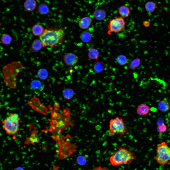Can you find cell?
Instances as JSON below:
<instances>
[{
	"label": "cell",
	"mask_w": 170,
	"mask_h": 170,
	"mask_svg": "<svg viewBox=\"0 0 170 170\" xmlns=\"http://www.w3.org/2000/svg\"><path fill=\"white\" fill-rule=\"evenodd\" d=\"M78 60V56L72 53H66L63 57V60L65 63L68 65L73 66L75 65Z\"/></svg>",
	"instance_id": "cell-9"
},
{
	"label": "cell",
	"mask_w": 170,
	"mask_h": 170,
	"mask_svg": "<svg viewBox=\"0 0 170 170\" xmlns=\"http://www.w3.org/2000/svg\"><path fill=\"white\" fill-rule=\"evenodd\" d=\"M74 94L73 90L72 89L67 88L63 92V95L64 98L67 100H70L73 97Z\"/></svg>",
	"instance_id": "cell-23"
},
{
	"label": "cell",
	"mask_w": 170,
	"mask_h": 170,
	"mask_svg": "<svg viewBox=\"0 0 170 170\" xmlns=\"http://www.w3.org/2000/svg\"><path fill=\"white\" fill-rule=\"evenodd\" d=\"M28 102L29 106L35 111L44 115L48 114V109L41 103L38 98L34 97L30 98Z\"/></svg>",
	"instance_id": "cell-8"
},
{
	"label": "cell",
	"mask_w": 170,
	"mask_h": 170,
	"mask_svg": "<svg viewBox=\"0 0 170 170\" xmlns=\"http://www.w3.org/2000/svg\"><path fill=\"white\" fill-rule=\"evenodd\" d=\"M99 55V51L93 47H90L89 49L88 56L90 59L95 60L98 59Z\"/></svg>",
	"instance_id": "cell-19"
},
{
	"label": "cell",
	"mask_w": 170,
	"mask_h": 170,
	"mask_svg": "<svg viewBox=\"0 0 170 170\" xmlns=\"http://www.w3.org/2000/svg\"><path fill=\"white\" fill-rule=\"evenodd\" d=\"M158 109L161 111L165 112L168 111L170 108L169 102L166 100H163L160 101L158 104Z\"/></svg>",
	"instance_id": "cell-15"
},
{
	"label": "cell",
	"mask_w": 170,
	"mask_h": 170,
	"mask_svg": "<svg viewBox=\"0 0 170 170\" xmlns=\"http://www.w3.org/2000/svg\"><path fill=\"white\" fill-rule=\"evenodd\" d=\"M150 110V108L148 105L145 104H142L138 106L136 112L139 115L146 116L149 114Z\"/></svg>",
	"instance_id": "cell-10"
},
{
	"label": "cell",
	"mask_w": 170,
	"mask_h": 170,
	"mask_svg": "<svg viewBox=\"0 0 170 170\" xmlns=\"http://www.w3.org/2000/svg\"><path fill=\"white\" fill-rule=\"evenodd\" d=\"M0 40L2 43L3 44L8 45L11 43L12 38L8 34H4L2 35Z\"/></svg>",
	"instance_id": "cell-26"
},
{
	"label": "cell",
	"mask_w": 170,
	"mask_h": 170,
	"mask_svg": "<svg viewBox=\"0 0 170 170\" xmlns=\"http://www.w3.org/2000/svg\"><path fill=\"white\" fill-rule=\"evenodd\" d=\"M167 129V127L166 125L163 123L160 125L158 126L157 129L158 132L162 133L165 132Z\"/></svg>",
	"instance_id": "cell-31"
},
{
	"label": "cell",
	"mask_w": 170,
	"mask_h": 170,
	"mask_svg": "<svg viewBox=\"0 0 170 170\" xmlns=\"http://www.w3.org/2000/svg\"><path fill=\"white\" fill-rule=\"evenodd\" d=\"M64 36L65 32L62 28L58 27H51L45 30L39 36V40L43 47L53 48L62 43Z\"/></svg>",
	"instance_id": "cell-1"
},
{
	"label": "cell",
	"mask_w": 170,
	"mask_h": 170,
	"mask_svg": "<svg viewBox=\"0 0 170 170\" xmlns=\"http://www.w3.org/2000/svg\"><path fill=\"white\" fill-rule=\"evenodd\" d=\"M154 158L161 166L165 165L170 161V147L165 142H163L157 146L156 154Z\"/></svg>",
	"instance_id": "cell-5"
},
{
	"label": "cell",
	"mask_w": 170,
	"mask_h": 170,
	"mask_svg": "<svg viewBox=\"0 0 170 170\" xmlns=\"http://www.w3.org/2000/svg\"><path fill=\"white\" fill-rule=\"evenodd\" d=\"M13 170H25L22 167H17L14 169Z\"/></svg>",
	"instance_id": "cell-34"
},
{
	"label": "cell",
	"mask_w": 170,
	"mask_h": 170,
	"mask_svg": "<svg viewBox=\"0 0 170 170\" xmlns=\"http://www.w3.org/2000/svg\"><path fill=\"white\" fill-rule=\"evenodd\" d=\"M109 133L111 135L118 134L122 137L126 133V127L123 119L117 117L111 119L109 122Z\"/></svg>",
	"instance_id": "cell-6"
},
{
	"label": "cell",
	"mask_w": 170,
	"mask_h": 170,
	"mask_svg": "<svg viewBox=\"0 0 170 170\" xmlns=\"http://www.w3.org/2000/svg\"><path fill=\"white\" fill-rule=\"evenodd\" d=\"M136 158L133 153L121 146L117 147L110 157V161L113 166H118L130 163Z\"/></svg>",
	"instance_id": "cell-3"
},
{
	"label": "cell",
	"mask_w": 170,
	"mask_h": 170,
	"mask_svg": "<svg viewBox=\"0 0 170 170\" xmlns=\"http://www.w3.org/2000/svg\"><path fill=\"white\" fill-rule=\"evenodd\" d=\"M42 47V43L39 39H36L33 42L30 48V51L33 52H37L40 50Z\"/></svg>",
	"instance_id": "cell-16"
},
{
	"label": "cell",
	"mask_w": 170,
	"mask_h": 170,
	"mask_svg": "<svg viewBox=\"0 0 170 170\" xmlns=\"http://www.w3.org/2000/svg\"></svg>",
	"instance_id": "cell-37"
},
{
	"label": "cell",
	"mask_w": 170,
	"mask_h": 170,
	"mask_svg": "<svg viewBox=\"0 0 170 170\" xmlns=\"http://www.w3.org/2000/svg\"><path fill=\"white\" fill-rule=\"evenodd\" d=\"M80 38L81 41L84 43L89 42L92 38L91 34L89 32L84 31L81 34Z\"/></svg>",
	"instance_id": "cell-22"
},
{
	"label": "cell",
	"mask_w": 170,
	"mask_h": 170,
	"mask_svg": "<svg viewBox=\"0 0 170 170\" xmlns=\"http://www.w3.org/2000/svg\"><path fill=\"white\" fill-rule=\"evenodd\" d=\"M91 170H110L109 169L106 167H102L100 166L96 167L93 169Z\"/></svg>",
	"instance_id": "cell-32"
},
{
	"label": "cell",
	"mask_w": 170,
	"mask_h": 170,
	"mask_svg": "<svg viewBox=\"0 0 170 170\" xmlns=\"http://www.w3.org/2000/svg\"><path fill=\"white\" fill-rule=\"evenodd\" d=\"M95 128L97 130H100L101 128V127L100 125H98L96 126Z\"/></svg>",
	"instance_id": "cell-35"
},
{
	"label": "cell",
	"mask_w": 170,
	"mask_h": 170,
	"mask_svg": "<svg viewBox=\"0 0 170 170\" xmlns=\"http://www.w3.org/2000/svg\"><path fill=\"white\" fill-rule=\"evenodd\" d=\"M37 133L36 130H33L30 136L25 140V144H29L38 142L40 139L37 135L36 134Z\"/></svg>",
	"instance_id": "cell-13"
},
{
	"label": "cell",
	"mask_w": 170,
	"mask_h": 170,
	"mask_svg": "<svg viewBox=\"0 0 170 170\" xmlns=\"http://www.w3.org/2000/svg\"><path fill=\"white\" fill-rule=\"evenodd\" d=\"M143 24L144 26L146 27H147L150 26V23L148 21H143Z\"/></svg>",
	"instance_id": "cell-33"
},
{
	"label": "cell",
	"mask_w": 170,
	"mask_h": 170,
	"mask_svg": "<svg viewBox=\"0 0 170 170\" xmlns=\"http://www.w3.org/2000/svg\"><path fill=\"white\" fill-rule=\"evenodd\" d=\"M23 69L22 64L17 61H13L4 67L2 72L4 81L8 86L11 89L16 87V77Z\"/></svg>",
	"instance_id": "cell-2"
},
{
	"label": "cell",
	"mask_w": 170,
	"mask_h": 170,
	"mask_svg": "<svg viewBox=\"0 0 170 170\" xmlns=\"http://www.w3.org/2000/svg\"><path fill=\"white\" fill-rule=\"evenodd\" d=\"M117 63L120 65H123L127 63V59L126 56L123 55H119L116 59Z\"/></svg>",
	"instance_id": "cell-27"
},
{
	"label": "cell",
	"mask_w": 170,
	"mask_h": 170,
	"mask_svg": "<svg viewBox=\"0 0 170 170\" xmlns=\"http://www.w3.org/2000/svg\"><path fill=\"white\" fill-rule=\"evenodd\" d=\"M37 74L38 77L42 80L46 79L48 76V73L47 70L44 68L39 69L38 71Z\"/></svg>",
	"instance_id": "cell-25"
},
{
	"label": "cell",
	"mask_w": 170,
	"mask_h": 170,
	"mask_svg": "<svg viewBox=\"0 0 170 170\" xmlns=\"http://www.w3.org/2000/svg\"><path fill=\"white\" fill-rule=\"evenodd\" d=\"M20 118L18 114L16 113L11 114L2 122L3 128L7 134L15 136L18 132Z\"/></svg>",
	"instance_id": "cell-4"
},
{
	"label": "cell",
	"mask_w": 170,
	"mask_h": 170,
	"mask_svg": "<svg viewBox=\"0 0 170 170\" xmlns=\"http://www.w3.org/2000/svg\"><path fill=\"white\" fill-rule=\"evenodd\" d=\"M118 12L119 14L122 18L128 17L130 13L129 8L125 5L120 6L119 8Z\"/></svg>",
	"instance_id": "cell-18"
},
{
	"label": "cell",
	"mask_w": 170,
	"mask_h": 170,
	"mask_svg": "<svg viewBox=\"0 0 170 170\" xmlns=\"http://www.w3.org/2000/svg\"><path fill=\"white\" fill-rule=\"evenodd\" d=\"M145 7L146 11L149 13L153 12L157 8L155 3L152 1L147 2L145 4Z\"/></svg>",
	"instance_id": "cell-24"
},
{
	"label": "cell",
	"mask_w": 170,
	"mask_h": 170,
	"mask_svg": "<svg viewBox=\"0 0 170 170\" xmlns=\"http://www.w3.org/2000/svg\"><path fill=\"white\" fill-rule=\"evenodd\" d=\"M93 15L96 20L99 21H102L106 17V12L104 9L98 8L95 10L93 12Z\"/></svg>",
	"instance_id": "cell-11"
},
{
	"label": "cell",
	"mask_w": 170,
	"mask_h": 170,
	"mask_svg": "<svg viewBox=\"0 0 170 170\" xmlns=\"http://www.w3.org/2000/svg\"><path fill=\"white\" fill-rule=\"evenodd\" d=\"M36 2L34 0H26L25 1L24 6L25 8L29 11H32L35 8Z\"/></svg>",
	"instance_id": "cell-21"
},
{
	"label": "cell",
	"mask_w": 170,
	"mask_h": 170,
	"mask_svg": "<svg viewBox=\"0 0 170 170\" xmlns=\"http://www.w3.org/2000/svg\"><path fill=\"white\" fill-rule=\"evenodd\" d=\"M76 160L77 164L80 166L84 165L87 162L86 158L84 156L82 155H80L78 156Z\"/></svg>",
	"instance_id": "cell-30"
},
{
	"label": "cell",
	"mask_w": 170,
	"mask_h": 170,
	"mask_svg": "<svg viewBox=\"0 0 170 170\" xmlns=\"http://www.w3.org/2000/svg\"><path fill=\"white\" fill-rule=\"evenodd\" d=\"M126 22L123 18L116 17L110 20L107 27L108 34L110 35L113 33L121 31L125 28Z\"/></svg>",
	"instance_id": "cell-7"
},
{
	"label": "cell",
	"mask_w": 170,
	"mask_h": 170,
	"mask_svg": "<svg viewBox=\"0 0 170 170\" xmlns=\"http://www.w3.org/2000/svg\"><path fill=\"white\" fill-rule=\"evenodd\" d=\"M45 30L43 27L41 25L36 24L34 25L32 29V32L33 34L36 36H40L43 33Z\"/></svg>",
	"instance_id": "cell-17"
},
{
	"label": "cell",
	"mask_w": 170,
	"mask_h": 170,
	"mask_svg": "<svg viewBox=\"0 0 170 170\" xmlns=\"http://www.w3.org/2000/svg\"><path fill=\"white\" fill-rule=\"evenodd\" d=\"M92 22L91 17H86L81 18L78 22V25L81 29H85L88 28L91 25Z\"/></svg>",
	"instance_id": "cell-12"
},
{
	"label": "cell",
	"mask_w": 170,
	"mask_h": 170,
	"mask_svg": "<svg viewBox=\"0 0 170 170\" xmlns=\"http://www.w3.org/2000/svg\"><path fill=\"white\" fill-rule=\"evenodd\" d=\"M105 67V64L101 61H97L93 64V69L95 72L99 73L102 72Z\"/></svg>",
	"instance_id": "cell-20"
},
{
	"label": "cell",
	"mask_w": 170,
	"mask_h": 170,
	"mask_svg": "<svg viewBox=\"0 0 170 170\" xmlns=\"http://www.w3.org/2000/svg\"><path fill=\"white\" fill-rule=\"evenodd\" d=\"M38 11L39 13L42 14H46L48 13L49 11L47 6L44 4H41L39 7Z\"/></svg>",
	"instance_id": "cell-29"
},
{
	"label": "cell",
	"mask_w": 170,
	"mask_h": 170,
	"mask_svg": "<svg viewBox=\"0 0 170 170\" xmlns=\"http://www.w3.org/2000/svg\"></svg>",
	"instance_id": "cell-36"
},
{
	"label": "cell",
	"mask_w": 170,
	"mask_h": 170,
	"mask_svg": "<svg viewBox=\"0 0 170 170\" xmlns=\"http://www.w3.org/2000/svg\"><path fill=\"white\" fill-rule=\"evenodd\" d=\"M31 88L33 90L39 91H42L44 88V85L40 81L37 80H33L30 84Z\"/></svg>",
	"instance_id": "cell-14"
},
{
	"label": "cell",
	"mask_w": 170,
	"mask_h": 170,
	"mask_svg": "<svg viewBox=\"0 0 170 170\" xmlns=\"http://www.w3.org/2000/svg\"><path fill=\"white\" fill-rule=\"evenodd\" d=\"M140 59L136 58L133 60L129 65V68L132 70L135 69L140 65Z\"/></svg>",
	"instance_id": "cell-28"
}]
</instances>
